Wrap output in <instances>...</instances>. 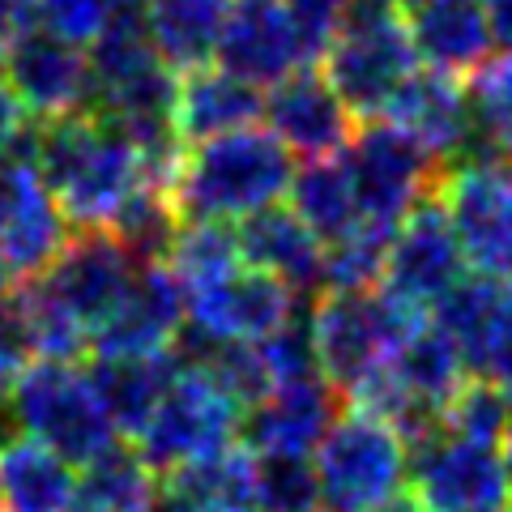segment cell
Returning <instances> with one entry per match:
<instances>
[{
    "label": "cell",
    "instance_id": "obj_36",
    "mask_svg": "<svg viewBox=\"0 0 512 512\" xmlns=\"http://www.w3.org/2000/svg\"><path fill=\"white\" fill-rule=\"evenodd\" d=\"M265 359V372L274 384H303V380H325L316 363V342H312V303L308 308H295V316L286 320L278 333L256 346Z\"/></svg>",
    "mask_w": 512,
    "mask_h": 512
},
{
    "label": "cell",
    "instance_id": "obj_44",
    "mask_svg": "<svg viewBox=\"0 0 512 512\" xmlns=\"http://www.w3.org/2000/svg\"><path fill=\"white\" fill-rule=\"evenodd\" d=\"M22 30V0H0V56Z\"/></svg>",
    "mask_w": 512,
    "mask_h": 512
},
{
    "label": "cell",
    "instance_id": "obj_34",
    "mask_svg": "<svg viewBox=\"0 0 512 512\" xmlns=\"http://www.w3.org/2000/svg\"><path fill=\"white\" fill-rule=\"evenodd\" d=\"M252 512H320L312 457H252Z\"/></svg>",
    "mask_w": 512,
    "mask_h": 512
},
{
    "label": "cell",
    "instance_id": "obj_16",
    "mask_svg": "<svg viewBox=\"0 0 512 512\" xmlns=\"http://www.w3.org/2000/svg\"><path fill=\"white\" fill-rule=\"evenodd\" d=\"M261 116L269 120V133L282 141L286 154H303V163L338 158L355 137V116L342 107V99L333 94L316 64L265 90Z\"/></svg>",
    "mask_w": 512,
    "mask_h": 512
},
{
    "label": "cell",
    "instance_id": "obj_11",
    "mask_svg": "<svg viewBox=\"0 0 512 512\" xmlns=\"http://www.w3.org/2000/svg\"><path fill=\"white\" fill-rule=\"evenodd\" d=\"M0 77L18 94L30 120L94 116V82L86 52L47 30L22 26L0 56Z\"/></svg>",
    "mask_w": 512,
    "mask_h": 512
},
{
    "label": "cell",
    "instance_id": "obj_37",
    "mask_svg": "<svg viewBox=\"0 0 512 512\" xmlns=\"http://www.w3.org/2000/svg\"><path fill=\"white\" fill-rule=\"evenodd\" d=\"M111 9H116V0H22V26L47 30V35L86 52L107 26Z\"/></svg>",
    "mask_w": 512,
    "mask_h": 512
},
{
    "label": "cell",
    "instance_id": "obj_50",
    "mask_svg": "<svg viewBox=\"0 0 512 512\" xmlns=\"http://www.w3.org/2000/svg\"><path fill=\"white\" fill-rule=\"evenodd\" d=\"M320 512H325V508H320Z\"/></svg>",
    "mask_w": 512,
    "mask_h": 512
},
{
    "label": "cell",
    "instance_id": "obj_38",
    "mask_svg": "<svg viewBox=\"0 0 512 512\" xmlns=\"http://www.w3.org/2000/svg\"><path fill=\"white\" fill-rule=\"evenodd\" d=\"M278 5L291 13V22L303 35V47H308L312 64H320V56H325V47L333 39V30L342 26V13H346L350 0H278Z\"/></svg>",
    "mask_w": 512,
    "mask_h": 512
},
{
    "label": "cell",
    "instance_id": "obj_24",
    "mask_svg": "<svg viewBox=\"0 0 512 512\" xmlns=\"http://www.w3.org/2000/svg\"><path fill=\"white\" fill-rule=\"evenodd\" d=\"M154 512H252V453L235 444L214 461L163 474Z\"/></svg>",
    "mask_w": 512,
    "mask_h": 512
},
{
    "label": "cell",
    "instance_id": "obj_27",
    "mask_svg": "<svg viewBox=\"0 0 512 512\" xmlns=\"http://www.w3.org/2000/svg\"><path fill=\"white\" fill-rule=\"evenodd\" d=\"M389 380H393L397 393L410 397V402L444 414L448 402L461 393V384L470 380V367L461 359V350L453 346V338L431 325V316H427V325L393 355Z\"/></svg>",
    "mask_w": 512,
    "mask_h": 512
},
{
    "label": "cell",
    "instance_id": "obj_12",
    "mask_svg": "<svg viewBox=\"0 0 512 512\" xmlns=\"http://www.w3.org/2000/svg\"><path fill=\"white\" fill-rule=\"evenodd\" d=\"M461 274H466V261H461L453 222H448L440 192H436V197L419 201L402 222H397L389 256H384L380 286L389 295L427 312Z\"/></svg>",
    "mask_w": 512,
    "mask_h": 512
},
{
    "label": "cell",
    "instance_id": "obj_43",
    "mask_svg": "<svg viewBox=\"0 0 512 512\" xmlns=\"http://www.w3.org/2000/svg\"><path fill=\"white\" fill-rule=\"evenodd\" d=\"M18 440H26V431L18 419V406H13V389H0V453L13 448Z\"/></svg>",
    "mask_w": 512,
    "mask_h": 512
},
{
    "label": "cell",
    "instance_id": "obj_10",
    "mask_svg": "<svg viewBox=\"0 0 512 512\" xmlns=\"http://www.w3.org/2000/svg\"><path fill=\"white\" fill-rule=\"evenodd\" d=\"M406 461L410 491L427 512H504L512 500L500 448L457 440L448 427L406 453Z\"/></svg>",
    "mask_w": 512,
    "mask_h": 512
},
{
    "label": "cell",
    "instance_id": "obj_4",
    "mask_svg": "<svg viewBox=\"0 0 512 512\" xmlns=\"http://www.w3.org/2000/svg\"><path fill=\"white\" fill-rule=\"evenodd\" d=\"M320 508L325 512H380L406 495L410 461L397 431L359 406H346L312 457Z\"/></svg>",
    "mask_w": 512,
    "mask_h": 512
},
{
    "label": "cell",
    "instance_id": "obj_32",
    "mask_svg": "<svg viewBox=\"0 0 512 512\" xmlns=\"http://www.w3.org/2000/svg\"><path fill=\"white\" fill-rule=\"evenodd\" d=\"M163 265L180 278L184 295L205 291V286L222 282L227 274H235V269L244 265L239 261L235 227H222V222H184Z\"/></svg>",
    "mask_w": 512,
    "mask_h": 512
},
{
    "label": "cell",
    "instance_id": "obj_8",
    "mask_svg": "<svg viewBox=\"0 0 512 512\" xmlns=\"http://www.w3.org/2000/svg\"><path fill=\"white\" fill-rule=\"evenodd\" d=\"M440 205L453 222L461 261L470 265V274L512 291V192L504 167L444 171Z\"/></svg>",
    "mask_w": 512,
    "mask_h": 512
},
{
    "label": "cell",
    "instance_id": "obj_3",
    "mask_svg": "<svg viewBox=\"0 0 512 512\" xmlns=\"http://www.w3.org/2000/svg\"><path fill=\"white\" fill-rule=\"evenodd\" d=\"M316 69L325 73V82L355 116V124L376 116L384 120L393 94L419 69L402 5L397 0H350Z\"/></svg>",
    "mask_w": 512,
    "mask_h": 512
},
{
    "label": "cell",
    "instance_id": "obj_7",
    "mask_svg": "<svg viewBox=\"0 0 512 512\" xmlns=\"http://www.w3.org/2000/svg\"><path fill=\"white\" fill-rule=\"evenodd\" d=\"M342 163L355 184L359 218L397 227L414 205L436 197L444 184V167L414 146V141L389 120H367L355 128L350 146L342 150Z\"/></svg>",
    "mask_w": 512,
    "mask_h": 512
},
{
    "label": "cell",
    "instance_id": "obj_2",
    "mask_svg": "<svg viewBox=\"0 0 512 512\" xmlns=\"http://www.w3.org/2000/svg\"><path fill=\"white\" fill-rule=\"evenodd\" d=\"M427 325V312L380 291H325L312 303L320 376L338 397H355L389 372L393 355Z\"/></svg>",
    "mask_w": 512,
    "mask_h": 512
},
{
    "label": "cell",
    "instance_id": "obj_45",
    "mask_svg": "<svg viewBox=\"0 0 512 512\" xmlns=\"http://www.w3.org/2000/svg\"><path fill=\"white\" fill-rule=\"evenodd\" d=\"M13 291H18V274H13V269L0 261V303L13 299Z\"/></svg>",
    "mask_w": 512,
    "mask_h": 512
},
{
    "label": "cell",
    "instance_id": "obj_47",
    "mask_svg": "<svg viewBox=\"0 0 512 512\" xmlns=\"http://www.w3.org/2000/svg\"><path fill=\"white\" fill-rule=\"evenodd\" d=\"M380 512H427V508L414 500V495H402V500H393L389 508H380Z\"/></svg>",
    "mask_w": 512,
    "mask_h": 512
},
{
    "label": "cell",
    "instance_id": "obj_39",
    "mask_svg": "<svg viewBox=\"0 0 512 512\" xmlns=\"http://www.w3.org/2000/svg\"><path fill=\"white\" fill-rule=\"evenodd\" d=\"M30 363H35V350H30L26 320L18 312V303L5 299L0 303V389H13V380H18Z\"/></svg>",
    "mask_w": 512,
    "mask_h": 512
},
{
    "label": "cell",
    "instance_id": "obj_29",
    "mask_svg": "<svg viewBox=\"0 0 512 512\" xmlns=\"http://www.w3.org/2000/svg\"><path fill=\"white\" fill-rule=\"evenodd\" d=\"M504 299H508V286H495L478 274H461L436 303H431V312H436L431 325L453 338V346L461 350V359H466L470 372H483V359H487L491 333L500 325Z\"/></svg>",
    "mask_w": 512,
    "mask_h": 512
},
{
    "label": "cell",
    "instance_id": "obj_21",
    "mask_svg": "<svg viewBox=\"0 0 512 512\" xmlns=\"http://www.w3.org/2000/svg\"><path fill=\"white\" fill-rule=\"evenodd\" d=\"M175 376H180V363L171 350H163V355H94L86 367V380L99 397L111 431L128 444L146 431L150 414L158 410Z\"/></svg>",
    "mask_w": 512,
    "mask_h": 512
},
{
    "label": "cell",
    "instance_id": "obj_26",
    "mask_svg": "<svg viewBox=\"0 0 512 512\" xmlns=\"http://www.w3.org/2000/svg\"><path fill=\"white\" fill-rule=\"evenodd\" d=\"M470 141L457 167H508L512 163V56H491L466 82Z\"/></svg>",
    "mask_w": 512,
    "mask_h": 512
},
{
    "label": "cell",
    "instance_id": "obj_25",
    "mask_svg": "<svg viewBox=\"0 0 512 512\" xmlns=\"http://www.w3.org/2000/svg\"><path fill=\"white\" fill-rule=\"evenodd\" d=\"M77 470L52 448L18 440L0 453V512H73Z\"/></svg>",
    "mask_w": 512,
    "mask_h": 512
},
{
    "label": "cell",
    "instance_id": "obj_18",
    "mask_svg": "<svg viewBox=\"0 0 512 512\" xmlns=\"http://www.w3.org/2000/svg\"><path fill=\"white\" fill-rule=\"evenodd\" d=\"M235 244L239 261L278 278L299 303H316L325 295V244L286 205H269V210L235 222Z\"/></svg>",
    "mask_w": 512,
    "mask_h": 512
},
{
    "label": "cell",
    "instance_id": "obj_15",
    "mask_svg": "<svg viewBox=\"0 0 512 512\" xmlns=\"http://www.w3.org/2000/svg\"><path fill=\"white\" fill-rule=\"evenodd\" d=\"M346 406L325 380L274 384L261 402H252L239 423V444L252 457H312Z\"/></svg>",
    "mask_w": 512,
    "mask_h": 512
},
{
    "label": "cell",
    "instance_id": "obj_1",
    "mask_svg": "<svg viewBox=\"0 0 512 512\" xmlns=\"http://www.w3.org/2000/svg\"><path fill=\"white\" fill-rule=\"evenodd\" d=\"M295 163L269 128H239V133L184 146L167 197L180 222H222L235 227L252 214L282 205L291 188Z\"/></svg>",
    "mask_w": 512,
    "mask_h": 512
},
{
    "label": "cell",
    "instance_id": "obj_48",
    "mask_svg": "<svg viewBox=\"0 0 512 512\" xmlns=\"http://www.w3.org/2000/svg\"><path fill=\"white\" fill-rule=\"evenodd\" d=\"M504 180H508V192H512V163H508V171H504Z\"/></svg>",
    "mask_w": 512,
    "mask_h": 512
},
{
    "label": "cell",
    "instance_id": "obj_9",
    "mask_svg": "<svg viewBox=\"0 0 512 512\" xmlns=\"http://www.w3.org/2000/svg\"><path fill=\"white\" fill-rule=\"evenodd\" d=\"M133 274L137 265L107 231H73L56 252V261L30 282L94 338L107 325V316L124 303Z\"/></svg>",
    "mask_w": 512,
    "mask_h": 512
},
{
    "label": "cell",
    "instance_id": "obj_23",
    "mask_svg": "<svg viewBox=\"0 0 512 512\" xmlns=\"http://www.w3.org/2000/svg\"><path fill=\"white\" fill-rule=\"evenodd\" d=\"M235 0H146L150 43L158 60L175 73H192L214 64L218 39L227 30Z\"/></svg>",
    "mask_w": 512,
    "mask_h": 512
},
{
    "label": "cell",
    "instance_id": "obj_46",
    "mask_svg": "<svg viewBox=\"0 0 512 512\" xmlns=\"http://www.w3.org/2000/svg\"><path fill=\"white\" fill-rule=\"evenodd\" d=\"M500 461H504V474L512 483V414H508V427H504V440H500Z\"/></svg>",
    "mask_w": 512,
    "mask_h": 512
},
{
    "label": "cell",
    "instance_id": "obj_35",
    "mask_svg": "<svg viewBox=\"0 0 512 512\" xmlns=\"http://www.w3.org/2000/svg\"><path fill=\"white\" fill-rule=\"evenodd\" d=\"M508 414H512V397L500 389V384L487 380V376H470L461 384V393L448 402L444 427H448V436H457V440L500 448Z\"/></svg>",
    "mask_w": 512,
    "mask_h": 512
},
{
    "label": "cell",
    "instance_id": "obj_49",
    "mask_svg": "<svg viewBox=\"0 0 512 512\" xmlns=\"http://www.w3.org/2000/svg\"><path fill=\"white\" fill-rule=\"evenodd\" d=\"M504 512H512V500H508V508H504Z\"/></svg>",
    "mask_w": 512,
    "mask_h": 512
},
{
    "label": "cell",
    "instance_id": "obj_31",
    "mask_svg": "<svg viewBox=\"0 0 512 512\" xmlns=\"http://www.w3.org/2000/svg\"><path fill=\"white\" fill-rule=\"evenodd\" d=\"M180 227L184 222H180V214H175L167 188L163 184H141L133 197L120 205V214L111 218L107 235L128 252L133 265H163L171 244H175V235H180Z\"/></svg>",
    "mask_w": 512,
    "mask_h": 512
},
{
    "label": "cell",
    "instance_id": "obj_5",
    "mask_svg": "<svg viewBox=\"0 0 512 512\" xmlns=\"http://www.w3.org/2000/svg\"><path fill=\"white\" fill-rule=\"evenodd\" d=\"M239 423L244 406L205 372H180L163 393V402L150 414L146 431L133 440L141 461L154 478L201 466V461L222 457L239 444Z\"/></svg>",
    "mask_w": 512,
    "mask_h": 512
},
{
    "label": "cell",
    "instance_id": "obj_17",
    "mask_svg": "<svg viewBox=\"0 0 512 512\" xmlns=\"http://www.w3.org/2000/svg\"><path fill=\"white\" fill-rule=\"evenodd\" d=\"M188 320V295L167 265H137L133 286L90 338L94 355H163Z\"/></svg>",
    "mask_w": 512,
    "mask_h": 512
},
{
    "label": "cell",
    "instance_id": "obj_14",
    "mask_svg": "<svg viewBox=\"0 0 512 512\" xmlns=\"http://www.w3.org/2000/svg\"><path fill=\"white\" fill-rule=\"evenodd\" d=\"M295 308L299 299L278 278L239 265L222 282L188 295V325L214 342L261 346L269 333H278L295 316Z\"/></svg>",
    "mask_w": 512,
    "mask_h": 512
},
{
    "label": "cell",
    "instance_id": "obj_19",
    "mask_svg": "<svg viewBox=\"0 0 512 512\" xmlns=\"http://www.w3.org/2000/svg\"><path fill=\"white\" fill-rule=\"evenodd\" d=\"M384 120L397 124L419 146L431 163L453 171L466 154L470 141V107H466V82L436 69H414V77L393 94Z\"/></svg>",
    "mask_w": 512,
    "mask_h": 512
},
{
    "label": "cell",
    "instance_id": "obj_41",
    "mask_svg": "<svg viewBox=\"0 0 512 512\" xmlns=\"http://www.w3.org/2000/svg\"><path fill=\"white\" fill-rule=\"evenodd\" d=\"M26 124H30L26 107L18 103V94L5 86V77H0V154H9L13 146H18V137L26 133Z\"/></svg>",
    "mask_w": 512,
    "mask_h": 512
},
{
    "label": "cell",
    "instance_id": "obj_30",
    "mask_svg": "<svg viewBox=\"0 0 512 512\" xmlns=\"http://www.w3.org/2000/svg\"><path fill=\"white\" fill-rule=\"evenodd\" d=\"M158 478L128 440H116L77 470V508L82 512H154Z\"/></svg>",
    "mask_w": 512,
    "mask_h": 512
},
{
    "label": "cell",
    "instance_id": "obj_13",
    "mask_svg": "<svg viewBox=\"0 0 512 512\" xmlns=\"http://www.w3.org/2000/svg\"><path fill=\"white\" fill-rule=\"evenodd\" d=\"M214 64L265 94L291 73L312 69V56L303 47V35L295 30L291 13L278 0H235L227 30L218 39Z\"/></svg>",
    "mask_w": 512,
    "mask_h": 512
},
{
    "label": "cell",
    "instance_id": "obj_28",
    "mask_svg": "<svg viewBox=\"0 0 512 512\" xmlns=\"http://www.w3.org/2000/svg\"><path fill=\"white\" fill-rule=\"evenodd\" d=\"M286 197H291L286 210H291L320 244L342 239L359 222L355 184H350V171L342 163V154L338 158H312V163L295 167Z\"/></svg>",
    "mask_w": 512,
    "mask_h": 512
},
{
    "label": "cell",
    "instance_id": "obj_33",
    "mask_svg": "<svg viewBox=\"0 0 512 512\" xmlns=\"http://www.w3.org/2000/svg\"><path fill=\"white\" fill-rule=\"evenodd\" d=\"M397 227L359 218L342 239L325 244V291H376L384 278V256H389Z\"/></svg>",
    "mask_w": 512,
    "mask_h": 512
},
{
    "label": "cell",
    "instance_id": "obj_40",
    "mask_svg": "<svg viewBox=\"0 0 512 512\" xmlns=\"http://www.w3.org/2000/svg\"><path fill=\"white\" fill-rule=\"evenodd\" d=\"M478 376L495 380L512 397V291L504 299L500 325H495V333H491V346H487V359H483V372H478Z\"/></svg>",
    "mask_w": 512,
    "mask_h": 512
},
{
    "label": "cell",
    "instance_id": "obj_6",
    "mask_svg": "<svg viewBox=\"0 0 512 512\" xmlns=\"http://www.w3.org/2000/svg\"><path fill=\"white\" fill-rule=\"evenodd\" d=\"M13 406H18L26 440L52 448L73 470H82L86 461L107 453L120 440L77 363L35 359L13 380Z\"/></svg>",
    "mask_w": 512,
    "mask_h": 512
},
{
    "label": "cell",
    "instance_id": "obj_22",
    "mask_svg": "<svg viewBox=\"0 0 512 512\" xmlns=\"http://www.w3.org/2000/svg\"><path fill=\"white\" fill-rule=\"evenodd\" d=\"M261 111H265V94L231 73H222L218 64L184 73L180 86H175V133H180L184 146L227 137L239 133V128H256Z\"/></svg>",
    "mask_w": 512,
    "mask_h": 512
},
{
    "label": "cell",
    "instance_id": "obj_42",
    "mask_svg": "<svg viewBox=\"0 0 512 512\" xmlns=\"http://www.w3.org/2000/svg\"><path fill=\"white\" fill-rule=\"evenodd\" d=\"M478 5L491 30V47H500V56H512V0H478Z\"/></svg>",
    "mask_w": 512,
    "mask_h": 512
},
{
    "label": "cell",
    "instance_id": "obj_20",
    "mask_svg": "<svg viewBox=\"0 0 512 512\" xmlns=\"http://www.w3.org/2000/svg\"><path fill=\"white\" fill-rule=\"evenodd\" d=\"M406 30L423 69L448 77H470L491 60V30L478 0H419L406 5Z\"/></svg>",
    "mask_w": 512,
    "mask_h": 512
}]
</instances>
